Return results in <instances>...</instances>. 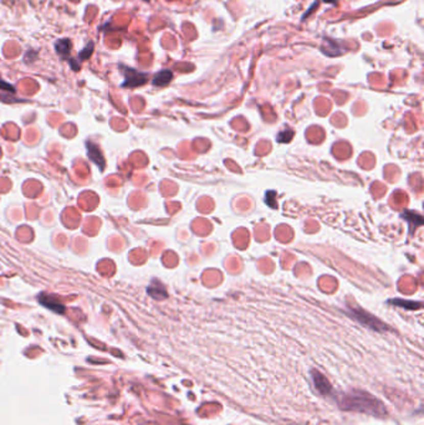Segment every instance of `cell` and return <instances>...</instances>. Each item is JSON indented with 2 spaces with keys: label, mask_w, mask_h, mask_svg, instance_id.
<instances>
[{
  "label": "cell",
  "mask_w": 424,
  "mask_h": 425,
  "mask_svg": "<svg viewBox=\"0 0 424 425\" xmlns=\"http://www.w3.org/2000/svg\"><path fill=\"white\" fill-rule=\"evenodd\" d=\"M93 47H95V42L93 41L88 42V44L85 46L84 50L79 54V59L82 60V61L90 59V56L92 55V53H93Z\"/></svg>",
  "instance_id": "obj_11"
},
{
  "label": "cell",
  "mask_w": 424,
  "mask_h": 425,
  "mask_svg": "<svg viewBox=\"0 0 424 425\" xmlns=\"http://www.w3.org/2000/svg\"><path fill=\"white\" fill-rule=\"evenodd\" d=\"M145 2H148V0H145Z\"/></svg>",
  "instance_id": "obj_17"
},
{
  "label": "cell",
  "mask_w": 424,
  "mask_h": 425,
  "mask_svg": "<svg viewBox=\"0 0 424 425\" xmlns=\"http://www.w3.org/2000/svg\"><path fill=\"white\" fill-rule=\"evenodd\" d=\"M68 64H70V66L74 71H79L80 70V62L74 61V60L71 59V60H68Z\"/></svg>",
  "instance_id": "obj_15"
},
{
  "label": "cell",
  "mask_w": 424,
  "mask_h": 425,
  "mask_svg": "<svg viewBox=\"0 0 424 425\" xmlns=\"http://www.w3.org/2000/svg\"><path fill=\"white\" fill-rule=\"evenodd\" d=\"M120 68H121L123 76H125V81L121 85L122 87L134 88L142 86V85H145L148 81V73L139 72V71L134 70L132 67L123 66V65H121Z\"/></svg>",
  "instance_id": "obj_2"
},
{
  "label": "cell",
  "mask_w": 424,
  "mask_h": 425,
  "mask_svg": "<svg viewBox=\"0 0 424 425\" xmlns=\"http://www.w3.org/2000/svg\"><path fill=\"white\" fill-rule=\"evenodd\" d=\"M339 406L341 409L347 412L366 413L376 416H383L386 414L385 406L373 395L362 390H352L348 394L341 396Z\"/></svg>",
  "instance_id": "obj_1"
},
{
  "label": "cell",
  "mask_w": 424,
  "mask_h": 425,
  "mask_svg": "<svg viewBox=\"0 0 424 425\" xmlns=\"http://www.w3.org/2000/svg\"><path fill=\"white\" fill-rule=\"evenodd\" d=\"M411 301H401V299H394V301H392V304L393 305H397V306H402V307H406V309H409V310H415V309H419L420 307V304H409Z\"/></svg>",
  "instance_id": "obj_12"
},
{
  "label": "cell",
  "mask_w": 424,
  "mask_h": 425,
  "mask_svg": "<svg viewBox=\"0 0 424 425\" xmlns=\"http://www.w3.org/2000/svg\"><path fill=\"white\" fill-rule=\"evenodd\" d=\"M86 147H87L88 158H90L95 164H97V167H99L100 169L104 170L105 169V158H104V156H102L101 149H100V148L97 147L96 144L92 143V142H87Z\"/></svg>",
  "instance_id": "obj_6"
},
{
  "label": "cell",
  "mask_w": 424,
  "mask_h": 425,
  "mask_svg": "<svg viewBox=\"0 0 424 425\" xmlns=\"http://www.w3.org/2000/svg\"><path fill=\"white\" fill-rule=\"evenodd\" d=\"M172 79H173V73H172V71L162 70V71H159L156 76H154L152 84L157 87L167 86V85L172 81Z\"/></svg>",
  "instance_id": "obj_9"
},
{
  "label": "cell",
  "mask_w": 424,
  "mask_h": 425,
  "mask_svg": "<svg viewBox=\"0 0 424 425\" xmlns=\"http://www.w3.org/2000/svg\"><path fill=\"white\" fill-rule=\"evenodd\" d=\"M349 316L352 318H355L356 321L360 322L363 326L368 327V329L378 331V332H382V331L387 330L386 324H383L380 319L374 317V316L369 315V313L366 312V311H358V310H351L349 311Z\"/></svg>",
  "instance_id": "obj_3"
},
{
  "label": "cell",
  "mask_w": 424,
  "mask_h": 425,
  "mask_svg": "<svg viewBox=\"0 0 424 425\" xmlns=\"http://www.w3.org/2000/svg\"><path fill=\"white\" fill-rule=\"evenodd\" d=\"M311 378H312V381H314L315 388H316V390L320 393L321 395H323V396L332 395L334 389H332L331 383L328 382V379L322 374V373H320L319 370H311Z\"/></svg>",
  "instance_id": "obj_4"
},
{
  "label": "cell",
  "mask_w": 424,
  "mask_h": 425,
  "mask_svg": "<svg viewBox=\"0 0 424 425\" xmlns=\"http://www.w3.org/2000/svg\"><path fill=\"white\" fill-rule=\"evenodd\" d=\"M39 302L46 309L54 311L55 313H64L65 312V306L54 297L53 295H46V293H41L39 296Z\"/></svg>",
  "instance_id": "obj_5"
},
{
  "label": "cell",
  "mask_w": 424,
  "mask_h": 425,
  "mask_svg": "<svg viewBox=\"0 0 424 425\" xmlns=\"http://www.w3.org/2000/svg\"><path fill=\"white\" fill-rule=\"evenodd\" d=\"M291 138H292V131H290V132L288 133V136L285 135V132H281V133H279V136H277V142H280V143H284V142H290L291 141Z\"/></svg>",
  "instance_id": "obj_14"
},
{
  "label": "cell",
  "mask_w": 424,
  "mask_h": 425,
  "mask_svg": "<svg viewBox=\"0 0 424 425\" xmlns=\"http://www.w3.org/2000/svg\"><path fill=\"white\" fill-rule=\"evenodd\" d=\"M147 292L151 297H153L156 299H164L168 297L167 290H166V287L163 286L159 281L152 282L150 286L147 287Z\"/></svg>",
  "instance_id": "obj_8"
},
{
  "label": "cell",
  "mask_w": 424,
  "mask_h": 425,
  "mask_svg": "<svg viewBox=\"0 0 424 425\" xmlns=\"http://www.w3.org/2000/svg\"><path fill=\"white\" fill-rule=\"evenodd\" d=\"M71 46H73V44H71V41L68 39H60L59 41H56V44H55L56 53L59 54L60 56H62L64 59H68V55H70V51H71Z\"/></svg>",
  "instance_id": "obj_10"
},
{
  "label": "cell",
  "mask_w": 424,
  "mask_h": 425,
  "mask_svg": "<svg viewBox=\"0 0 424 425\" xmlns=\"http://www.w3.org/2000/svg\"><path fill=\"white\" fill-rule=\"evenodd\" d=\"M325 3H335V0H323Z\"/></svg>",
  "instance_id": "obj_16"
},
{
  "label": "cell",
  "mask_w": 424,
  "mask_h": 425,
  "mask_svg": "<svg viewBox=\"0 0 424 425\" xmlns=\"http://www.w3.org/2000/svg\"><path fill=\"white\" fill-rule=\"evenodd\" d=\"M0 90L3 91H8V92H15V87L13 86V85L8 84L7 81H4L2 78H0Z\"/></svg>",
  "instance_id": "obj_13"
},
{
  "label": "cell",
  "mask_w": 424,
  "mask_h": 425,
  "mask_svg": "<svg viewBox=\"0 0 424 425\" xmlns=\"http://www.w3.org/2000/svg\"><path fill=\"white\" fill-rule=\"evenodd\" d=\"M346 51V48H343L336 40L331 39H325L323 40L322 45V53L326 54L327 56H339L341 54Z\"/></svg>",
  "instance_id": "obj_7"
}]
</instances>
